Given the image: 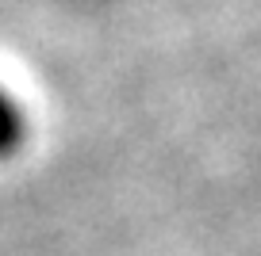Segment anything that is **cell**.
<instances>
[{
  "label": "cell",
  "mask_w": 261,
  "mask_h": 256,
  "mask_svg": "<svg viewBox=\"0 0 261 256\" xmlns=\"http://www.w3.org/2000/svg\"><path fill=\"white\" fill-rule=\"evenodd\" d=\"M23 134H27V122H23V111L19 104L0 88V157H12V153L23 145Z\"/></svg>",
  "instance_id": "1"
}]
</instances>
